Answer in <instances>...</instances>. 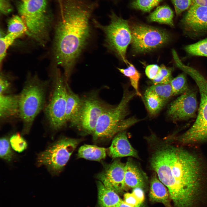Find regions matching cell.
<instances>
[{
	"mask_svg": "<svg viewBox=\"0 0 207 207\" xmlns=\"http://www.w3.org/2000/svg\"><path fill=\"white\" fill-rule=\"evenodd\" d=\"M177 15L181 14L189 9L193 4L194 0H171Z\"/></svg>",
	"mask_w": 207,
	"mask_h": 207,
	"instance_id": "34",
	"label": "cell"
},
{
	"mask_svg": "<svg viewBox=\"0 0 207 207\" xmlns=\"http://www.w3.org/2000/svg\"><path fill=\"white\" fill-rule=\"evenodd\" d=\"M109 16L110 22L108 25H103L94 19L93 20V23L104 32L108 48L116 53L128 65L129 62L126 59V53L132 40L130 27L127 20L118 16L114 12Z\"/></svg>",
	"mask_w": 207,
	"mask_h": 207,
	"instance_id": "8",
	"label": "cell"
},
{
	"mask_svg": "<svg viewBox=\"0 0 207 207\" xmlns=\"http://www.w3.org/2000/svg\"><path fill=\"white\" fill-rule=\"evenodd\" d=\"M157 150L151 164L176 207H192L207 189V158L196 146L175 142Z\"/></svg>",
	"mask_w": 207,
	"mask_h": 207,
	"instance_id": "1",
	"label": "cell"
},
{
	"mask_svg": "<svg viewBox=\"0 0 207 207\" xmlns=\"http://www.w3.org/2000/svg\"><path fill=\"white\" fill-rule=\"evenodd\" d=\"M161 67L157 64H151L147 66L145 69V73L147 77L153 80L159 74L161 71Z\"/></svg>",
	"mask_w": 207,
	"mask_h": 207,
	"instance_id": "35",
	"label": "cell"
},
{
	"mask_svg": "<svg viewBox=\"0 0 207 207\" xmlns=\"http://www.w3.org/2000/svg\"><path fill=\"white\" fill-rule=\"evenodd\" d=\"M13 10V7L9 0H0V12L1 14L7 15Z\"/></svg>",
	"mask_w": 207,
	"mask_h": 207,
	"instance_id": "36",
	"label": "cell"
},
{
	"mask_svg": "<svg viewBox=\"0 0 207 207\" xmlns=\"http://www.w3.org/2000/svg\"><path fill=\"white\" fill-rule=\"evenodd\" d=\"M132 193L141 204L144 201L145 197L143 191L141 188L136 187L133 189Z\"/></svg>",
	"mask_w": 207,
	"mask_h": 207,
	"instance_id": "39",
	"label": "cell"
},
{
	"mask_svg": "<svg viewBox=\"0 0 207 207\" xmlns=\"http://www.w3.org/2000/svg\"><path fill=\"white\" fill-rule=\"evenodd\" d=\"M9 142L13 149L19 153L23 152L27 147L26 141L19 133L13 135L10 139Z\"/></svg>",
	"mask_w": 207,
	"mask_h": 207,
	"instance_id": "32",
	"label": "cell"
},
{
	"mask_svg": "<svg viewBox=\"0 0 207 207\" xmlns=\"http://www.w3.org/2000/svg\"><path fill=\"white\" fill-rule=\"evenodd\" d=\"M50 78L51 90L44 111L51 129L57 130L67 123L65 114L68 84L57 67L52 69Z\"/></svg>",
	"mask_w": 207,
	"mask_h": 207,
	"instance_id": "7",
	"label": "cell"
},
{
	"mask_svg": "<svg viewBox=\"0 0 207 207\" xmlns=\"http://www.w3.org/2000/svg\"><path fill=\"white\" fill-rule=\"evenodd\" d=\"M10 86V83L6 77L1 73L0 77V94H3L7 92Z\"/></svg>",
	"mask_w": 207,
	"mask_h": 207,
	"instance_id": "37",
	"label": "cell"
},
{
	"mask_svg": "<svg viewBox=\"0 0 207 207\" xmlns=\"http://www.w3.org/2000/svg\"><path fill=\"white\" fill-rule=\"evenodd\" d=\"M106 149L96 145L85 144L79 149L78 156L79 158L100 161L106 156Z\"/></svg>",
	"mask_w": 207,
	"mask_h": 207,
	"instance_id": "22",
	"label": "cell"
},
{
	"mask_svg": "<svg viewBox=\"0 0 207 207\" xmlns=\"http://www.w3.org/2000/svg\"><path fill=\"white\" fill-rule=\"evenodd\" d=\"M82 105L77 127L83 131L93 134L97 121L110 106L92 93L82 98Z\"/></svg>",
	"mask_w": 207,
	"mask_h": 207,
	"instance_id": "11",
	"label": "cell"
},
{
	"mask_svg": "<svg viewBox=\"0 0 207 207\" xmlns=\"http://www.w3.org/2000/svg\"><path fill=\"white\" fill-rule=\"evenodd\" d=\"M58 1L59 2V3H60V7L61 8L62 6L63 0H58Z\"/></svg>",
	"mask_w": 207,
	"mask_h": 207,
	"instance_id": "42",
	"label": "cell"
},
{
	"mask_svg": "<svg viewBox=\"0 0 207 207\" xmlns=\"http://www.w3.org/2000/svg\"><path fill=\"white\" fill-rule=\"evenodd\" d=\"M184 74H181L173 78L170 83L173 96L181 95L189 89Z\"/></svg>",
	"mask_w": 207,
	"mask_h": 207,
	"instance_id": "29",
	"label": "cell"
},
{
	"mask_svg": "<svg viewBox=\"0 0 207 207\" xmlns=\"http://www.w3.org/2000/svg\"><path fill=\"white\" fill-rule=\"evenodd\" d=\"M128 64L129 66L126 68H117V69L120 72L129 78L131 85L134 88L136 95L139 97H142L139 89V83L141 74L132 64L129 62Z\"/></svg>",
	"mask_w": 207,
	"mask_h": 207,
	"instance_id": "24",
	"label": "cell"
},
{
	"mask_svg": "<svg viewBox=\"0 0 207 207\" xmlns=\"http://www.w3.org/2000/svg\"><path fill=\"white\" fill-rule=\"evenodd\" d=\"M49 81L29 74L19 95V117L22 122V133L29 132L35 118L45 107Z\"/></svg>",
	"mask_w": 207,
	"mask_h": 207,
	"instance_id": "4",
	"label": "cell"
},
{
	"mask_svg": "<svg viewBox=\"0 0 207 207\" xmlns=\"http://www.w3.org/2000/svg\"><path fill=\"white\" fill-rule=\"evenodd\" d=\"M125 183L126 186L133 188L142 187L144 184V177L138 168L131 161H128L125 166Z\"/></svg>",
	"mask_w": 207,
	"mask_h": 207,
	"instance_id": "19",
	"label": "cell"
},
{
	"mask_svg": "<svg viewBox=\"0 0 207 207\" xmlns=\"http://www.w3.org/2000/svg\"><path fill=\"white\" fill-rule=\"evenodd\" d=\"M98 203L100 207H119L122 201L115 191L105 187L100 181L97 183Z\"/></svg>",
	"mask_w": 207,
	"mask_h": 207,
	"instance_id": "18",
	"label": "cell"
},
{
	"mask_svg": "<svg viewBox=\"0 0 207 207\" xmlns=\"http://www.w3.org/2000/svg\"><path fill=\"white\" fill-rule=\"evenodd\" d=\"M7 28V33H17L22 36L27 32V28L24 22L20 16L17 15L13 16L9 19Z\"/></svg>",
	"mask_w": 207,
	"mask_h": 207,
	"instance_id": "26",
	"label": "cell"
},
{
	"mask_svg": "<svg viewBox=\"0 0 207 207\" xmlns=\"http://www.w3.org/2000/svg\"><path fill=\"white\" fill-rule=\"evenodd\" d=\"M79 142L78 139L62 138L38 155L39 166L44 165L52 173L60 171L66 164Z\"/></svg>",
	"mask_w": 207,
	"mask_h": 207,
	"instance_id": "9",
	"label": "cell"
},
{
	"mask_svg": "<svg viewBox=\"0 0 207 207\" xmlns=\"http://www.w3.org/2000/svg\"><path fill=\"white\" fill-rule=\"evenodd\" d=\"M123 201L126 204L132 206H138L141 204L139 201L132 193H125L124 195Z\"/></svg>",
	"mask_w": 207,
	"mask_h": 207,
	"instance_id": "38",
	"label": "cell"
},
{
	"mask_svg": "<svg viewBox=\"0 0 207 207\" xmlns=\"http://www.w3.org/2000/svg\"><path fill=\"white\" fill-rule=\"evenodd\" d=\"M22 2H24L26 1H28L29 0H21Z\"/></svg>",
	"mask_w": 207,
	"mask_h": 207,
	"instance_id": "43",
	"label": "cell"
},
{
	"mask_svg": "<svg viewBox=\"0 0 207 207\" xmlns=\"http://www.w3.org/2000/svg\"><path fill=\"white\" fill-rule=\"evenodd\" d=\"M185 30L198 34L207 32V7L193 3L181 20Z\"/></svg>",
	"mask_w": 207,
	"mask_h": 207,
	"instance_id": "13",
	"label": "cell"
},
{
	"mask_svg": "<svg viewBox=\"0 0 207 207\" xmlns=\"http://www.w3.org/2000/svg\"><path fill=\"white\" fill-rule=\"evenodd\" d=\"M184 49L187 53L191 55L207 56V38L187 45Z\"/></svg>",
	"mask_w": 207,
	"mask_h": 207,
	"instance_id": "30",
	"label": "cell"
},
{
	"mask_svg": "<svg viewBox=\"0 0 207 207\" xmlns=\"http://www.w3.org/2000/svg\"><path fill=\"white\" fill-rule=\"evenodd\" d=\"M130 29L132 47L137 52L148 51L159 47L166 44L169 39L167 32L152 26L136 24Z\"/></svg>",
	"mask_w": 207,
	"mask_h": 207,
	"instance_id": "10",
	"label": "cell"
},
{
	"mask_svg": "<svg viewBox=\"0 0 207 207\" xmlns=\"http://www.w3.org/2000/svg\"><path fill=\"white\" fill-rule=\"evenodd\" d=\"M187 74L192 78L198 88L200 103L196 119L187 131L175 138L181 144L197 146L207 143V80L199 71L191 67Z\"/></svg>",
	"mask_w": 207,
	"mask_h": 207,
	"instance_id": "5",
	"label": "cell"
},
{
	"mask_svg": "<svg viewBox=\"0 0 207 207\" xmlns=\"http://www.w3.org/2000/svg\"><path fill=\"white\" fill-rule=\"evenodd\" d=\"M19 117V95L0 94V118L4 121Z\"/></svg>",
	"mask_w": 207,
	"mask_h": 207,
	"instance_id": "17",
	"label": "cell"
},
{
	"mask_svg": "<svg viewBox=\"0 0 207 207\" xmlns=\"http://www.w3.org/2000/svg\"><path fill=\"white\" fill-rule=\"evenodd\" d=\"M108 150L109 155L113 158L126 156L138 158L137 152L130 144L124 131L116 135Z\"/></svg>",
	"mask_w": 207,
	"mask_h": 207,
	"instance_id": "15",
	"label": "cell"
},
{
	"mask_svg": "<svg viewBox=\"0 0 207 207\" xmlns=\"http://www.w3.org/2000/svg\"><path fill=\"white\" fill-rule=\"evenodd\" d=\"M173 12L171 9L167 5L158 7L147 17L148 21L156 22L166 24L170 26L174 25Z\"/></svg>",
	"mask_w": 207,
	"mask_h": 207,
	"instance_id": "20",
	"label": "cell"
},
{
	"mask_svg": "<svg viewBox=\"0 0 207 207\" xmlns=\"http://www.w3.org/2000/svg\"><path fill=\"white\" fill-rule=\"evenodd\" d=\"M65 117L66 122H69L73 126H77L82 105V99L67 86Z\"/></svg>",
	"mask_w": 207,
	"mask_h": 207,
	"instance_id": "16",
	"label": "cell"
},
{
	"mask_svg": "<svg viewBox=\"0 0 207 207\" xmlns=\"http://www.w3.org/2000/svg\"><path fill=\"white\" fill-rule=\"evenodd\" d=\"M125 164L116 160L107 166L97 175V178L106 187L117 193L122 191L126 186L125 183Z\"/></svg>",
	"mask_w": 207,
	"mask_h": 207,
	"instance_id": "14",
	"label": "cell"
},
{
	"mask_svg": "<svg viewBox=\"0 0 207 207\" xmlns=\"http://www.w3.org/2000/svg\"><path fill=\"white\" fill-rule=\"evenodd\" d=\"M144 98L148 111L152 116L156 115L166 103L148 89L145 92Z\"/></svg>",
	"mask_w": 207,
	"mask_h": 207,
	"instance_id": "23",
	"label": "cell"
},
{
	"mask_svg": "<svg viewBox=\"0 0 207 207\" xmlns=\"http://www.w3.org/2000/svg\"><path fill=\"white\" fill-rule=\"evenodd\" d=\"M18 10L27 27V34L39 44L44 45L49 37L51 24L46 0L22 2L18 6Z\"/></svg>",
	"mask_w": 207,
	"mask_h": 207,
	"instance_id": "6",
	"label": "cell"
},
{
	"mask_svg": "<svg viewBox=\"0 0 207 207\" xmlns=\"http://www.w3.org/2000/svg\"><path fill=\"white\" fill-rule=\"evenodd\" d=\"M161 71L159 75L152 80L154 84H168L170 83L172 79V69L166 67L164 65L161 66Z\"/></svg>",
	"mask_w": 207,
	"mask_h": 207,
	"instance_id": "31",
	"label": "cell"
},
{
	"mask_svg": "<svg viewBox=\"0 0 207 207\" xmlns=\"http://www.w3.org/2000/svg\"><path fill=\"white\" fill-rule=\"evenodd\" d=\"M147 89L157 95L166 103L172 96H173L170 83L153 84Z\"/></svg>",
	"mask_w": 207,
	"mask_h": 207,
	"instance_id": "27",
	"label": "cell"
},
{
	"mask_svg": "<svg viewBox=\"0 0 207 207\" xmlns=\"http://www.w3.org/2000/svg\"><path fill=\"white\" fill-rule=\"evenodd\" d=\"M136 95L135 91L124 90L120 103L115 106H110L99 117L93 134L95 140L110 139L140 120L135 117L126 118L128 106Z\"/></svg>",
	"mask_w": 207,
	"mask_h": 207,
	"instance_id": "3",
	"label": "cell"
},
{
	"mask_svg": "<svg viewBox=\"0 0 207 207\" xmlns=\"http://www.w3.org/2000/svg\"><path fill=\"white\" fill-rule=\"evenodd\" d=\"M165 0H133L130 3L132 9L144 12H149Z\"/></svg>",
	"mask_w": 207,
	"mask_h": 207,
	"instance_id": "28",
	"label": "cell"
},
{
	"mask_svg": "<svg viewBox=\"0 0 207 207\" xmlns=\"http://www.w3.org/2000/svg\"><path fill=\"white\" fill-rule=\"evenodd\" d=\"M95 7L87 0H63L61 18L55 29L53 53L67 82L90 37V19Z\"/></svg>",
	"mask_w": 207,
	"mask_h": 207,
	"instance_id": "2",
	"label": "cell"
},
{
	"mask_svg": "<svg viewBox=\"0 0 207 207\" xmlns=\"http://www.w3.org/2000/svg\"><path fill=\"white\" fill-rule=\"evenodd\" d=\"M7 138H1L0 141V158L7 161H11L13 157L10 144Z\"/></svg>",
	"mask_w": 207,
	"mask_h": 207,
	"instance_id": "33",
	"label": "cell"
},
{
	"mask_svg": "<svg viewBox=\"0 0 207 207\" xmlns=\"http://www.w3.org/2000/svg\"><path fill=\"white\" fill-rule=\"evenodd\" d=\"M165 185L154 176L150 182V196L153 201L166 204L168 202V194Z\"/></svg>",
	"mask_w": 207,
	"mask_h": 207,
	"instance_id": "21",
	"label": "cell"
},
{
	"mask_svg": "<svg viewBox=\"0 0 207 207\" xmlns=\"http://www.w3.org/2000/svg\"><path fill=\"white\" fill-rule=\"evenodd\" d=\"M22 36L14 33H7L6 35L0 34V62L1 63L6 55L7 50L17 38Z\"/></svg>",
	"mask_w": 207,
	"mask_h": 207,
	"instance_id": "25",
	"label": "cell"
},
{
	"mask_svg": "<svg viewBox=\"0 0 207 207\" xmlns=\"http://www.w3.org/2000/svg\"><path fill=\"white\" fill-rule=\"evenodd\" d=\"M193 3L207 7V0H194Z\"/></svg>",
	"mask_w": 207,
	"mask_h": 207,
	"instance_id": "40",
	"label": "cell"
},
{
	"mask_svg": "<svg viewBox=\"0 0 207 207\" xmlns=\"http://www.w3.org/2000/svg\"><path fill=\"white\" fill-rule=\"evenodd\" d=\"M198 108L196 92L189 89L170 103L167 114L173 121L184 120L194 117Z\"/></svg>",
	"mask_w": 207,
	"mask_h": 207,
	"instance_id": "12",
	"label": "cell"
},
{
	"mask_svg": "<svg viewBox=\"0 0 207 207\" xmlns=\"http://www.w3.org/2000/svg\"><path fill=\"white\" fill-rule=\"evenodd\" d=\"M140 205L134 206L129 205L125 203L123 201H122L119 207H140Z\"/></svg>",
	"mask_w": 207,
	"mask_h": 207,
	"instance_id": "41",
	"label": "cell"
}]
</instances>
